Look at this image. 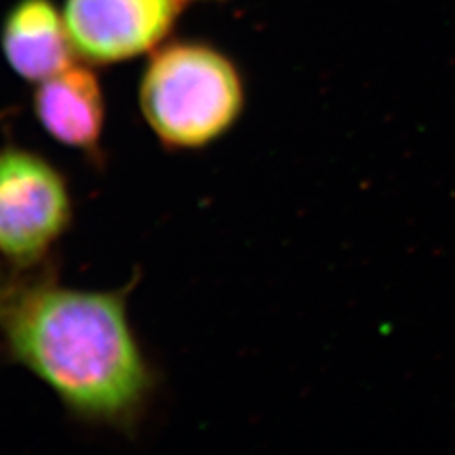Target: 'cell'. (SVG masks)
Returning a JSON list of instances; mask_svg holds the SVG:
<instances>
[{
  "label": "cell",
  "mask_w": 455,
  "mask_h": 455,
  "mask_svg": "<svg viewBox=\"0 0 455 455\" xmlns=\"http://www.w3.org/2000/svg\"><path fill=\"white\" fill-rule=\"evenodd\" d=\"M63 174L39 154L0 150V251L19 265L41 260L71 221Z\"/></svg>",
  "instance_id": "3957f363"
},
{
  "label": "cell",
  "mask_w": 455,
  "mask_h": 455,
  "mask_svg": "<svg viewBox=\"0 0 455 455\" xmlns=\"http://www.w3.org/2000/svg\"><path fill=\"white\" fill-rule=\"evenodd\" d=\"M139 103L164 147L197 150L218 142L240 120L243 78L227 54L210 44L172 43L152 54Z\"/></svg>",
  "instance_id": "7a4b0ae2"
},
{
  "label": "cell",
  "mask_w": 455,
  "mask_h": 455,
  "mask_svg": "<svg viewBox=\"0 0 455 455\" xmlns=\"http://www.w3.org/2000/svg\"><path fill=\"white\" fill-rule=\"evenodd\" d=\"M186 0H66V29L86 61L110 65L157 48Z\"/></svg>",
  "instance_id": "277c9868"
},
{
  "label": "cell",
  "mask_w": 455,
  "mask_h": 455,
  "mask_svg": "<svg viewBox=\"0 0 455 455\" xmlns=\"http://www.w3.org/2000/svg\"><path fill=\"white\" fill-rule=\"evenodd\" d=\"M0 334L9 355L84 420L127 427L147 407L152 371L124 293L11 283L0 287Z\"/></svg>",
  "instance_id": "6da1fadb"
},
{
  "label": "cell",
  "mask_w": 455,
  "mask_h": 455,
  "mask_svg": "<svg viewBox=\"0 0 455 455\" xmlns=\"http://www.w3.org/2000/svg\"><path fill=\"white\" fill-rule=\"evenodd\" d=\"M34 114L61 146L95 154L105 127V97L97 75L86 66H68L39 83Z\"/></svg>",
  "instance_id": "5b68a950"
},
{
  "label": "cell",
  "mask_w": 455,
  "mask_h": 455,
  "mask_svg": "<svg viewBox=\"0 0 455 455\" xmlns=\"http://www.w3.org/2000/svg\"><path fill=\"white\" fill-rule=\"evenodd\" d=\"M2 49L17 75L34 83L61 73L76 54L65 16L51 0H19L4 20Z\"/></svg>",
  "instance_id": "8992f818"
}]
</instances>
